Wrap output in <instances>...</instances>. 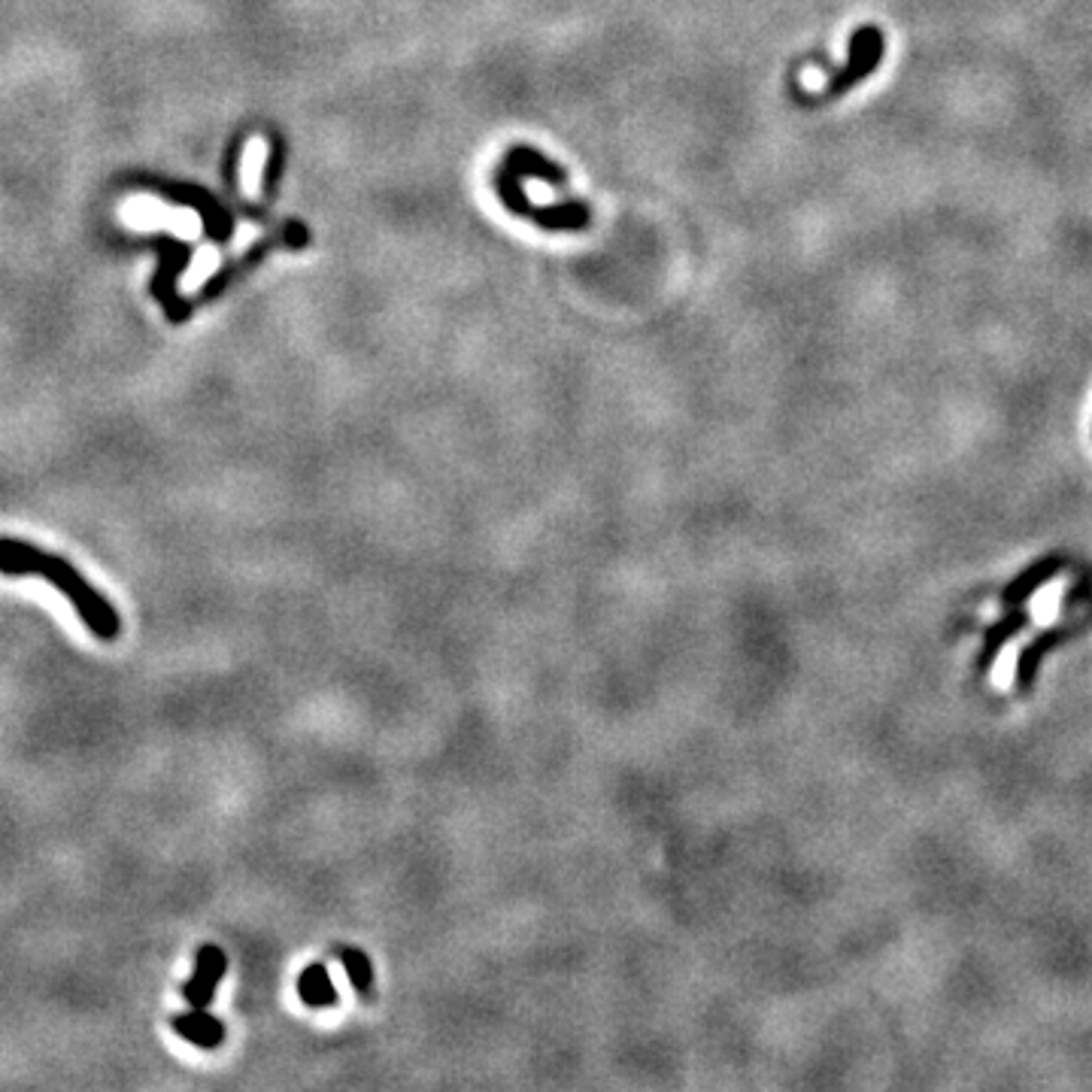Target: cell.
Instances as JSON below:
<instances>
[{
	"label": "cell",
	"instance_id": "obj_1",
	"mask_svg": "<svg viewBox=\"0 0 1092 1092\" xmlns=\"http://www.w3.org/2000/svg\"><path fill=\"white\" fill-rule=\"evenodd\" d=\"M0 574H6V577H31V574L43 577L52 589H59L70 601L76 617L86 623V628L97 641L119 637L122 620H119L116 607L107 601V595L97 593L92 583L62 556L46 553L28 540L0 537Z\"/></svg>",
	"mask_w": 1092,
	"mask_h": 1092
},
{
	"label": "cell",
	"instance_id": "obj_2",
	"mask_svg": "<svg viewBox=\"0 0 1092 1092\" xmlns=\"http://www.w3.org/2000/svg\"><path fill=\"white\" fill-rule=\"evenodd\" d=\"M116 218H119V225H125L127 231H137V234L167 231V234L188 240V243L201 240V234H204V216L198 210L167 204L149 191L127 194L125 201L116 207Z\"/></svg>",
	"mask_w": 1092,
	"mask_h": 1092
},
{
	"label": "cell",
	"instance_id": "obj_3",
	"mask_svg": "<svg viewBox=\"0 0 1092 1092\" xmlns=\"http://www.w3.org/2000/svg\"><path fill=\"white\" fill-rule=\"evenodd\" d=\"M228 971V956L216 944H201L198 956H194V974L183 986V999L191 1007H210V1001L216 999L218 983Z\"/></svg>",
	"mask_w": 1092,
	"mask_h": 1092
},
{
	"label": "cell",
	"instance_id": "obj_4",
	"mask_svg": "<svg viewBox=\"0 0 1092 1092\" xmlns=\"http://www.w3.org/2000/svg\"><path fill=\"white\" fill-rule=\"evenodd\" d=\"M883 59V33L877 28H862V31L853 37L850 43V62L843 67L841 73L832 79L829 86V94H838L843 89H850L853 83H859L862 76H868L874 67Z\"/></svg>",
	"mask_w": 1092,
	"mask_h": 1092
},
{
	"label": "cell",
	"instance_id": "obj_5",
	"mask_svg": "<svg viewBox=\"0 0 1092 1092\" xmlns=\"http://www.w3.org/2000/svg\"><path fill=\"white\" fill-rule=\"evenodd\" d=\"M170 1029L177 1031L183 1041L201 1050H216L225 1041V1023L213 1017L207 1007H191L186 1014L170 1017Z\"/></svg>",
	"mask_w": 1092,
	"mask_h": 1092
},
{
	"label": "cell",
	"instance_id": "obj_6",
	"mask_svg": "<svg viewBox=\"0 0 1092 1092\" xmlns=\"http://www.w3.org/2000/svg\"><path fill=\"white\" fill-rule=\"evenodd\" d=\"M1065 567L1062 556H1044L1038 562H1031L1020 577H1014V583H1007V589L1001 593V601L1007 607H1023V601H1029L1031 595L1038 593L1044 583H1050L1056 574Z\"/></svg>",
	"mask_w": 1092,
	"mask_h": 1092
},
{
	"label": "cell",
	"instance_id": "obj_7",
	"mask_svg": "<svg viewBox=\"0 0 1092 1092\" xmlns=\"http://www.w3.org/2000/svg\"><path fill=\"white\" fill-rule=\"evenodd\" d=\"M1074 631H1077V625H1068V628H1050V631H1044L1041 637H1035L1029 647L1020 653V658H1017V689H1020V692H1029L1031 689L1035 677H1038V665H1041L1044 653H1047V650H1053V647L1062 644V641H1068Z\"/></svg>",
	"mask_w": 1092,
	"mask_h": 1092
},
{
	"label": "cell",
	"instance_id": "obj_8",
	"mask_svg": "<svg viewBox=\"0 0 1092 1092\" xmlns=\"http://www.w3.org/2000/svg\"><path fill=\"white\" fill-rule=\"evenodd\" d=\"M271 158V143L268 137H250L247 146H243V156H240V170H237V186H240V194L255 201L261 194V177H264V164Z\"/></svg>",
	"mask_w": 1092,
	"mask_h": 1092
},
{
	"label": "cell",
	"instance_id": "obj_9",
	"mask_svg": "<svg viewBox=\"0 0 1092 1092\" xmlns=\"http://www.w3.org/2000/svg\"><path fill=\"white\" fill-rule=\"evenodd\" d=\"M218 268H222V252H218V247H213V243H201L198 250L191 252L186 271H183V277H180V295H186V298L198 295V292L207 285L210 277H216Z\"/></svg>",
	"mask_w": 1092,
	"mask_h": 1092
},
{
	"label": "cell",
	"instance_id": "obj_10",
	"mask_svg": "<svg viewBox=\"0 0 1092 1092\" xmlns=\"http://www.w3.org/2000/svg\"><path fill=\"white\" fill-rule=\"evenodd\" d=\"M1026 623H1029V613L1020 610V607H1010V613H1004L999 623L986 625V631H983V650H980V658H977V668L986 671V668L996 661L1001 647H1004Z\"/></svg>",
	"mask_w": 1092,
	"mask_h": 1092
},
{
	"label": "cell",
	"instance_id": "obj_11",
	"mask_svg": "<svg viewBox=\"0 0 1092 1092\" xmlns=\"http://www.w3.org/2000/svg\"><path fill=\"white\" fill-rule=\"evenodd\" d=\"M298 996L307 1007H334L338 1004V990L328 977L325 966H307L298 977Z\"/></svg>",
	"mask_w": 1092,
	"mask_h": 1092
},
{
	"label": "cell",
	"instance_id": "obj_12",
	"mask_svg": "<svg viewBox=\"0 0 1092 1092\" xmlns=\"http://www.w3.org/2000/svg\"><path fill=\"white\" fill-rule=\"evenodd\" d=\"M338 959L344 962L346 974H349V983L355 986V993L362 999H371L374 993V966H371V956L358 947H338Z\"/></svg>",
	"mask_w": 1092,
	"mask_h": 1092
},
{
	"label": "cell",
	"instance_id": "obj_13",
	"mask_svg": "<svg viewBox=\"0 0 1092 1092\" xmlns=\"http://www.w3.org/2000/svg\"><path fill=\"white\" fill-rule=\"evenodd\" d=\"M258 237V228L255 225H240L237 231H234V240H231V252L234 255H240V252H247L252 247V240Z\"/></svg>",
	"mask_w": 1092,
	"mask_h": 1092
}]
</instances>
